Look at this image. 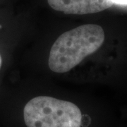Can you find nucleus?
I'll list each match as a JSON object with an SVG mask.
<instances>
[{
    "mask_svg": "<svg viewBox=\"0 0 127 127\" xmlns=\"http://www.w3.org/2000/svg\"><path fill=\"white\" fill-rule=\"evenodd\" d=\"M104 37V30L96 24L83 25L64 32L50 50L48 60L50 70L55 73L71 71L98 50Z\"/></svg>",
    "mask_w": 127,
    "mask_h": 127,
    "instance_id": "f257e3e1",
    "label": "nucleus"
},
{
    "mask_svg": "<svg viewBox=\"0 0 127 127\" xmlns=\"http://www.w3.org/2000/svg\"><path fill=\"white\" fill-rule=\"evenodd\" d=\"M23 118L27 127H81L82 114L71 102L38 96L26 104Z\"/></svg>",
    "mask_w": 127,
    "mask_h": 127,
    "instance_id": "f03ea898",
    "label": "nucleus"
},
{
    "mask_svg": "<svg viewBox=\"0 0 127 127\" xmlns=\"http://www.w3.org/2000/svg\"><path fill=\"white\" fill-rule=\"evenodd\" d=\"M47 1L54 10L76 15L98 13L114 4L111 0H47Z\"/></svg>",
    "mask_w": 127,
    "mask_h": 127,
    "instance_id": "7ed1b4c3",
    "label": "nucleus"
},
{
    "mask_svg": "<svg viewBox=\"0 0 127 127\" xmlns=\"http://www.w3.org/2000/svg\"><path fill=\"white\" fill-rule=\"evenodd\" d=\"M114 4H127V0H111Z\"/></svg>",
    "mask_w": 127,
    "mask_h": 127,
    "instance_id": "20e7f679",
    "label": "nucleus"
},
{
    "mask_svg": "<svg viewBox=\"0 0 127 127\" xmlns=\"http://www.w3.org/2000/svg\"><path fill=\"white\" fill-rule=\"evenodd\" d=\"M1 64H2V59H1V57L0 55V68L1 67Z\"/></svg>",
    "mask_w": 127,
    "mask_h": 127,
    "instance_id": "39448f33",
    "label": "nucleus"
}]
</instances>
